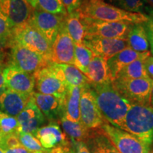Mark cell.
I'll list each match as a JSON object with an SVG mask.
<instances>
[{
  "label": "cell",
  "instance_id": "obj_47",
  "mask_svg": "<svg viewBox=\"0 0 153 153\" xmlns=\"http://www.w3.org/2000/svg\"><path fill=\"white\" fill-rule=\"evenodd\" d=\"M0 153H4V151L3 149L1 148H0Z\"/></svg>",
  "mask_w": 153,
  "mask_h": 153
},
{
  "label": "cell",
  "instance_id": "obj_9",
  "mask_svg": "<svg viewBox=\"0 0 153 153\" xmlns=\"http://www.w3.org/2000/svg\"><path fill=\"white\" fill-rule=\"evenodd\" d=\"M101 128L120 153H149L150 148L131 133L104 122Z\"/></svg>",
  "mask_w": 153,
  "mask_h": 153
},
{
  "label": "cell",
  "instance_id": "obj_22",
  "mask_svg": "<svg viewBox=\"0 0 153 153\" xmlns=\"http://www.w3.org/2000/svg\"><path fill=\"white\" fill-rule=\"evenodd\" d=\"M85 143L90 153H120L101 128L91 130Z\"/></svg>",
  "mask_w": 153,
  "mask_h": 153
},
{
  "label": "cell",
  "instance_id": "obj_14",
  "mask_svg": "<svg viewBox=\"0 0 153 153\" xmlns=\"http://www.w3.org/2000/svg\"><path fill=\"white\" fill-rule=\"evenodd\" d=\"M0 11L14 30L28 23L33 9L26 0H0Z\"/></svg>",
  "mask_w": 153,
  "mask_h": 153
},
{
  "label": "cell",
  "instance_id": "obj_6",
  "mask_svg": "<svg viewBox=\"0 0 153 153\" xmlns=\"http://www.w3.org/2000/svg\"><path fill=\"white\" fill-rule=\"evenodd\" d=\"M81 18L85 28V37H98L114 39H127L131 24L123 22H109Z\"/></svg>",
  "mask_w": 153,
  "mask_h": 153
},
{
  "label": "cell",
  "instance_id": "obj_43",
  "mask_svg": "<svg viewBox=\"0 0 153 153\" xmlns=\"http://www.w3.org/2000/svg\"><path fill=\"white\" fill-rule=\"evenodd\" d=\"M147 4L149 5L151 8H153V0H145Z\"/></svg>",
  "mask_w": 153,
  "mask_h": 153
},
{
  "label": "cell",
  "instance_id": "obj_12",
  "mask_svg": "<svg viewBox=\"0 0 153 153\" xmlns=\"http://www.w3.org/2000/svg\"><path fill=\"white\" fill-rule=\"evenodd\" d=\"M5 87L24 94H31L35 89L33 74L27 73L9 63L4 69Z\"/></svg>",
  "mask_w": 153,
  "mask_h": 153
},
{
  "label": "cell",
  "instance_id": "obj_25",
  "mask_svg": "<svg viewBox=\"0 0 153 153\" xmlns=\"http://www.w3.org/2000/svg\"><path fill=\"white\" fill-rule=\"evenodd\" d=\"M82 88L79 87H70L65 98L64 116L72 122L80 121L79 103Z\"/></svg>",
  "mask_w": 153,
  "mask_h": 153
},
{
  "label": "cell",
  "instance_id": "obj_16",
  "mask_svg": "<svg viewBox=\"0 0 153 153\" xmlns=\"http://www.w3.org/2000/svg\"><path fill=\"white\" fill-rule=\"evenodd\" d=\"M32 99L45 118L56 123L64 116L65 99H60L52 95H46L33 91Z\"/></svg>",
  "mask_w": 153,
  "mask_h": 153
},
{
  "label": "cell",
  "instance_id": "obj_1",
  "mask_svg": "<svg viewBox=\"0 0 153 153\" xmlns=\"http://www.w3.org/2000/svg\"><path fill=\"white\" fill-rule=\"evenodd\" d=\"M90 87L104 121L123 130L124 119L132 104L120 94L111 81L91 85Z\"/></svg>",
  "mask_w": 153,
  "mask_h": 153
},
{
  "label": "cell",
  "instance_id": "obj_17",
  "mask_svg": "<svg viewBox=\"0 0 153 153\" xmlns=\"http://www.w3.org/2000/svg\"><path fill=\"white\" fill-rule=\"evenodd\" d=\"M16 118L19 126V133H30L34 135L45 122V116L36 106L32 97Z\"/></svg>",
  "mask_w": 153,
  "mask_h": 153
},
{
  "label": "cell",
  "instance_id": "obj_29",
  "mask_svg": "<svg viewBox=\"0 0 153 153\" xmlns=\"http://www.w3.org/2000/svg\"><path fill=\"white\" fill-rule=\"evenodd\" d=\"M148 77L144 66V60H137L122 69L116 79H133Z\"/></svg>",
  "mask_w": 153,
  "mask_h": 153
},
{
  "label": "cell",
  "instance_id": "obj_51",
  "mask_svg": "<svg viewBox=\"0 0 153 153\" xmlns=\"http://www.w3.org/2000/svg\"><path fill=\"white\" fill-rule=\"evenodd\" d=\"M0 112H1V111H0Z\"/></svg>",
  "mask_w": 153,
  "mask_h": 153
},
{
  "label": "cell",
  "instance_id": "obj_42",
  "mask_svg": "<svg viewBox=\"0 0 153 153\" xmlns=\"http://www.w3.org/2000/svg\"><path fill=\"white\" fill-rule=\"evenodd\" d=\"M147 13H148L147 15H148V16H150L151 18L153 19V8H151L150 7H149L148 10L147 11Z\"/></svg>",
  "mask_w": 153,
  "mask_h": 153
},
{
  "label": "cell",
  "instance_id": "obj_3",
  "mask_svg": "<svg viewBox=\"0 0 153 153\" xmlns=\"http://www.w3.org/2000/svg\"><path fill=\"white\" fill-rule=\"evenodd\" d=\"M123 131L153 148V108L150 106L132 104L123 122Z\"/></svg>",
  "mask_w": 153,
  "mask_h": 153
},
{
  "label": "cell",
  "instance_id": "obj_38",
  "mask_svg": "<svg viewBox=\"0 0 153 153\" xmlns=\"http://www.w3.org/2000/svg\"><path fill=\"white\" fill-rule=\"evenodd\" d=\"M74 146L76 148L75 153H90L87 146L86 145L85 143L84 142H79L74 143Z\"/></svg>",
  "mask_w": 153,
  "mask_h": 153
},
{
  "label": "cell",
  "instance_id": "obj_11",
  "mask_svg": "<svg viewBox=\"0 0 153 153\" xmlns=\"http://www.w3.org/2000/svg\"><path fill=\"white\" fill-rule=\"evenodd\" d=\"M65 16L33 9L28 23L43 35L51 45L62 27Z\"/></svg>",
  "mask_w": 153,
  "mask_h": 153
},
{
  "label": "cell",
  "instance_id": "obj_5",
  "mask_svg": "<svg viewBox=\"0 0 153 153\" xmlns=\"http://www.w3.org/2000/svg\"><path fill=\"white\" fill-rule=\"evenodd\" d=\"M13 44H19L41 54L51 62L50 56L52 45L29 23L13 30Z\"/></svg>",
  "mask_w": 153,
  "mask_h": 153
},
{
  "label": "cell",
  "instance_id": "obj_19",
  "mask_svg": "<svg viewBox=\"0 0 153 153\" xmlns=\"http://www.w3.org/2000/svg\"><path fill=\"white\" fill-rule=\"evenodd\" d=\"M31 94H24L4 88L0 91V111L16 117L24 110Z\"/></svg>",
  "mask_w": 153,
  "mask_h": 153
},
{
  "label": "cell",
  "instance_id": "obj_34",
  "mask_svg": "<svg viewBox=\"0 0 153 153\" xmlns=\"http://www.w3.org/2000/svg\"><path fill=\"white\" fill-rule=\"evenodd\" d=\"M19 139L21 145L30 152H43L46 150L33 134L19 133Z\"/></svg>",
  "mask_w": 153,
  "mask_h": 153
},
{
  "label": "cell",
  "instance_id": "obj_31",
  "mask_svg": "<svg viewBox=\"0 0 153 153\" xmlns=\"http://www.w3.org/2000/svg\"><path fill=\"white\" fill-rule=\"evenodd\" d=\"M106 1L110 4L130 12L146 14L149 8L145 0H106Z\"/></svg>",
  "mask_w": 153,
  "mask_h": 153
},
{
  "label": "cell",
  "instance_id": "obj_23",
  "mask_svg": "<svg viewBox=\"0 0 153 153\" xmlns=\"http://www.w3.org/2000/svg\"><path fill=\"white\" fill-rule=\"evenodd\" d=\"M91 85L111 81L107 62L97 55H94L85 74Z\"/></svg>",
  "mask_w": 153,
  "mask_h": 153
},
{
  "label": "cell",
  "instance_id": "obj_30",
  "mask_svg": "<svg viewBox=\"0 0 153 153\" xmlns=\"http://www.w3.org/2000/svg\"><path fill=\"white\" fill-rule=\"evenodd\" d=\"M94 55V53L85 45L82 44H74V65L82 73L85 74Z\"/></svg>",
  "mask_w": 153,
  "mask_h": 153
},
{
  "label": "cell",
  "instance_id": "obj_28",
  "mask_svg": "<svg viewBox=\"0 0 153 153\" xmlns=\"http://www.w3.org/2000/svg\"><path fill=\"white\" fill-rule=\"evenodd\" d=\"M33 9L51 14L66 16L67 12L61 0H26Z\"/></svg>",
  "mask_w": 153,
  "mask_h": 153
},
{
  "label": "cell",
  "instance_id": "obj_37",
  "mask_svg": "<svg viewBox=\"0 0 153 153\" xmlns=\"http://www.w3.org/2000/svg\"><path fill=\"white\" fill-rule=\"evenodd\" d=\"M144 66L148 77L153 79V56L147 57L144 60Z\"/></svg>",
  "mask_w": 153,
  "mask_h": 153
},
{
  "label": "cell",
  "instance_id": "obj_20",
  "mask_svg": "<svg viewBox=\"0 0 153 153\" xmlns=\"http://www.w3.org/2000/svg\"><path fill=\"white\" fill-rule=\"evenodd\" d=\"M150 55V51L139 53L128 47L107 60V66L111 82L116 79L118 73L122 69L130 63L137 60H145Z\"/></svg>",
  "mask_w": 153,
  "mask_h": 153
},
{
  "label": "cell",
  "instance_id": "obj_18",
  "mask_svg": "<svg viewBox=\"0 0 153 153\" xmlns=\"http://www.w3.org/2000/svg\"><path fill=\"white\" fill-rule=\"evenodd\" d=\"M35 136L45 150L57 147H70L68 135L57 123H51L48 126H42L36 132Z\"/></svg>",
  "mask_w": 153,
  "mask_h": 153
},
{
  "label": "cell",
  "instance_id": "obj_33",
  "mask_svg": "<svg viewBox=\"0 0 153 153\" xmlns=\"http://www.w3.org/2000/svg\"><path fill=\"white\" fill-rule=\"evenodd\" d=\"M0 44L4 48H10L13 45V28L8 19L0 11Z\"/></svg>",
  "mask_w": 153,
  "mask_h": 153
},
{
  "label": "cell",
  "instance_id": "obj_21",
  "mask_svg": "<svg viewBox=\"0 0 153 153\" xmlns=\"http://www.w3.org/2000/svg\"><path fill=\"white\" fill-rule=\"evenodd\" d=\"M51 66L68 88L70 87L84 88L91 85L85 74L73 65L51 63Z\"/></svg>",
  "mask_w": 153,
  "mask_h": 153
},
{
  "label": "cell",
  "instance_id": "obj_27",
  "mask_svg": "<svg viewBox=\"0 0 153 153\" xmlns=\"http://www.w3.org/2000/svg\"><path fill=\"white\" fill-rule=\"evenodd\" d=\"M63 131L72 140V143H85L89 137L90 129L87 128L81 121L72 122L63 116L60 120Z\"/></svg>",
  "mask_w": 153,
  "mask_h": 153
},
{
  "label": "cell",
  "instance_id": "obj_32",
  "mask_svg": "<svg viewBox=\"0 0 153 153\" xmlns=\"http://www.w3.org/2000/svg\"><path fill=\"white\" fill-rule=\"evenodd\" d=\"M16 117L0 112V135L1 138L11 134H19Z\"/></svg>",
  "mask_w": 153,
  "mask_h": 153
},
{
  "label": "cell",
  "instance_id": "obj_48",
  "mask_svg": "<svg viewBox=\"0 0 153 153\" xmlns=\"http://www.w3.org/2000/svg\"><path fill=\"white\" fill-rule=\"evenodd\" d=\"M149 153H153V148H150V151H149Z\"/></svg>",
  "mask_w": 153,
  "mask_h": 153
},
{
  "label": "cell",
  "instance_id": "obj_15",
  "mask_svg": "<svg viewBox=\"0 0 153 153\" xmlns=\"http://www.w3.org/2000/svg\"><path fill=\"white\" fill-rule=\"evenodd\" d=\"M83 45L90 49L96 55L105 61L128 47L126 40L104 38L98 37H85Z\"/></svg>",
  "mask_w": 153,
  "mask_h": 153
},
{
  "label": "cell",
  "instance_id": "obj_8",
  "mask_svg": "<svg viewBox=\"0 0 153 153\" xmlns=\"http://www.w3.org/2000/svg\"><path fill=\"white\" fill-rule=\"evenodd\" d=\"M33 76L36 92L52 95L62 99L65 98L68 87L57 75L51 64L38 70Z\"/></svg>",
  "mask_w": 153,
  "mask_h": 153
},
{
  "label": "cell",
  "instance_id": "obj_26",
  "mask_svg": "<svg viewBox=\"0 0 153 153\" xmlns=\"http://www.w3.org/2000/svg\"><path fill=\"white\" fill-rule=\"evenodd\" d=\"M64 23L67 31L73 40L74 44L83 45L85 31L79 13L76 11L71 14H67L65 17Z\"/></svg>",
  "mask_w": 153,
  "mask_h": 153
},
{
  "label": "cell",
  "instance_id": "obj_24",
  "mask_svg": "<svg viewBox=\"0 0 153 153\" xmlns=\"http://www.w3.org/2000/svg\"><path fill=\"white\" fill-rule=\"evenodd\" d=\"M126 41L128 47L136 52L148 51L150 45L144 24H131Z\"/></svg>",
  "mask_w": 153,
  "mask_h": 153
},
{
  "label": "cell",
  "instance_id": "obj_46",
  "mask_svg": "<svg viewBox=\"0 0 153 153\" xmlns=\"http://www.w3.org/2000/svg\"><path fill=\"white\" fill-rule=\"evenodd\" d=\"M66 153H75V152H74L72 150H71V149H70V150H69Z\"/></svg>",
  "mask_w": 153,
  "mask_h": 153
},
{
  "label": "cell",
  "instance_id": "obj_4",
  "mask_svg": "<svg viewBox=\"0 0 153 153\" xmlns=\"http://www.w3.org/2000/svg\"><path fill=\"white\" fill-rule=\"evenodd\" d=\"M112 83L120 94L131 104L150 106L153 79L149 77L133 79H117Z\"/></svg>",
  "mask_w": 153,
  "mask_h": 153
},
{
  "label": "cell",
  "instance_id": "obj_44",
  "mask_svg": "<svg viewBox=\"0 0 153 153\" xmlns=\"http://www.w3.org/2000/svg\"><path fill=\"white\" fill-rule=\"evenodd\" d=\"M150 106H152L153 108V87L152 93H151V97H150Z\"/></svg>",
  "mask_w": 153,
  "mask_h": 153
},
{
  "label": "cell",
  "instance_id": "obj_10",
  "mask_svg": "<svg viewBox=\"0 0 153 153\" xmlns=\"http://www.w3.org/2000/svg\"><path fill=\"white\" fill-rule=\"evenodd\" d=\"M80 121L87 128H99L104 123L90 86L82 89L79 103Z\"/></svg>",
  "mask_w": 153,
  "mask_h": 153
},
{
  "label": "cell",
  "instance_id": "obj_35",
  "mask_svg": "<svg viewBox=\"0 0 153 153\" xmlns=\"http://www.w3.org/2000/svg\"><path fill=\"white\" fill-rule=\"evenodd\" d=\"M67 14H71L77 11L81 6L83 0H61Z\"/></svg>",
  "mask_w": 153,
  "mask_h": 153
},
{
  "label": "cell",
  "instance_id": "obj_49",
  "mask_svg": "<svg viewBox=\"0 0 153 153\" xmlns=\"http://www.w3.org/2000/svg\"><path fill=\"white\" fill-rule=\"evenodd\" d=\"M43 153H50V152H49L48 150H47L46 151H45V152H44Z\"/></svg>",
  "mask_w": 153,
  "mask_h": 153
},
{
  "label": "cell",
  "instance_id": "obj_2",
  "mask_svg": "<svg viewBox=\"0 0 153 153\" xmlns=\"http://www.w3.org/2000/svg\"><path fill=\"white\" fill-rule=\"evenodd\" d=\"M82 18L109 22L144 24L150 16L141 13L130 12L110 4L104 0H83L77 11Z\"/></svg>",
  "mask_w": 153,
  "mask_h": 153
},
{
  "label": "cell",
  "instance_id": "obj_36",
  "mask_svg": "<svg viewBox=\"0 0 153 153\" xmlns=\"http://www.w3.org/2000/svg\"><path fill=\"white\" fill-rule=\"evenodd\" d=\"M144 26L148 34L149 45L150 47V53L153 55V19L150 17L148 22L144 23Z\"/></svg>",
  "mask_w": 153,
  "mask_h": 153
},
{
  "label": "cell",
  "instance_id": "obj_50",
  "mask_svg": "<svg viewBox=\"0 0 153 153\" xmlns=\"http://www.w3.org/2000/svg\"><path fill=\"white\" fill-rule=\"evenodd\" d=\"M1 135H0V141H1Z\"/></svg>",
  "mask_w": 153,
  "mask_h": 153
},
{
  "label": "cell",
  "instance_id": "obj_39",
  "mask_svg": "<svg viewBox=\"0 0 153 153\" xmlns=\"http://www.w3.org/2000/svg\"><path fill=\"white\" fill-rule=\"evenodd\" d=\"M4 151V153H31L26 150V148H24L22 145L14 148L5 149Z\"/></svg>",
  "mask_w": 153,
  "mask_h": 153
},
{
  "label": "cell",
  "instance_id": "obj_41",
  "mask_svg": "<svg viewBox=\"0 0 153 153\" xmlns=\"http://www.w3.org/2000/svg\"><path fill=\"white\" fill-rule=\"evenodd\" d=\"M5 53H4V48L1 46V44H0V60H5Z\"/></svg>",
  "mask_w": 153,
  "mask_h": 153
},
{
  "label": "cell",
  "instance_id": "obj_13",
  "mask_svg": "<svg viewBox=\"0 0 153 153\" xmlns=\"http://www.w3.org/2000/svg\"><path fill=\"white\" fill-rule=\"evenodd\" d=\"M74 43L67 31L63 23L52 45L50 60L57 64H69L74 65Z\"/></svg>",
  "mask_w": 153,
  "mask_h": 153
},
{
  "label": "cell",
  "instance_id": "obj_40",
  "mask_svg": "<svg viewBox=\"0 0 153 153\" xmlns=\"http://www.w3.org/2000/svg\"><path fill=\"white\" fill-rule=\"evenodd\" d=\"M4 69L3 67H0V91L5 88L4 78Z\"/></svg>",
  "mask_w": 153,
  "mask_h": 153
},
{
  "label": "cell",
  "instance_id": "obj_7",
  "mask_svg": "<svg viewBox=\"0 0 153 153\" xmlns=\"http://www.w3.org/2000/svg\"><path fill=\"white\" fill-rule=\"evenodd\" d=\"M10 50L9 63L27 73L33 74L38 70L53 63L41 54L19 44H13Z\"/></svg>",
  "mask_w": 153,
  "mask_h": 153
},
{
  "label": "cell",
  "instance_id": "obj_45",
  "mask_svg": "<svg viewBox=\"0 0 153 153\" xmlns=\"http://www.w3.org/2000/svg\"><path fill=\"white\" fill-rule=\"evenodd\" d=\"M4 65H5L4 61L0 60V67H3V68H5L6 66H4Z\"/></svg>",
  "mask_w": 153,
  "mask_h": 153
}]
</instances>
